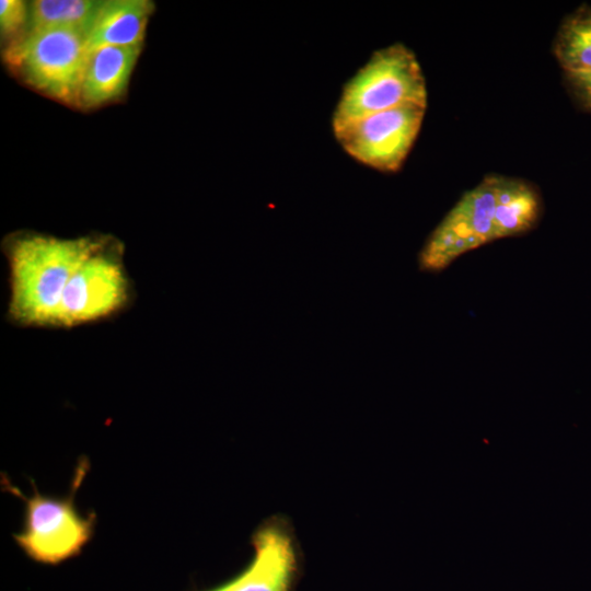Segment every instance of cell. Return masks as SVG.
Masks as SVG:
<instances>
[{
	"label": "cell",
	"mask_w": 591,
	"mask_h": 591,
	"mask_svg": "<svg viewBox=\"0 0 591 591\" xmlns=\"http://www.w3.org/2000/svg\"><path fill=\"white\" fill-rule=\"evenodd\" d=\"M103 236L60 239L36 232L9 236L2 245L8 263L7 321L24 328H57L66 286Z\"/></svg>",
	"instance_id": "cell-1"
},
{
	"label": "cell",
	"mask_w": 591,
	"mask_h": 591,
	"mask_svg": "<svg viewBox=\"0 0 591 591\" xmlns=\"http://www.w3.org/2000/svg\"><path fill=\"white\" fill-rule=\"evenodd\" d=\"M141 47L103 46L89 50L77 104L96 107L126 89Z\"/></svg>",
	"instance_id": "cell-9"
},
{
	"label": "cell",
	"mask_w": 591,
	"mask_h": 591,
	"mask_svg": "<svg viewBox=\"0 0 591 591\" xmlns=\"http://www.w3.org/2000/svg\"><path fill=\"white\" fill-rule=\"evenodd\" d=\"M405 103L427 104L426 80L413 50L395 43L374 51L345 84L333 113V131Z\"/></svg>",
	"instance_id": "cell-2"
},
{
	"label": "cell",
	"mask_w": 591,
	"mask_h": 591,
	"mask_svg": "<svg viewBox=\"0 0 591 591\" xmlns=\"http://www.w3.org/2000/svg\"><path fill=\"white\" fill-rule=\"evenodd\" d=\"M427 104L405 103L355 120L334 132L352 159L380 172L401 169L418 134Z\"/></svg>",
	"instance_id": "cell-6"
},
{
	"label": "cell",
	"mask_w": 591,
	"mask_h": 591,
	"mask_svg": "<svg viewBox=\"0 0 591 591\" xmlns=\"http://www.w3.org/2000/svg\"><path fill=\"white\" fill-rule=\"evenodd\" d=\"M28 4L21 0H1L0 30L2 38H10L11 43L27 31Z\"/></svg>",
	"instance_id": "cell-14"
},
{
	"label": "cell",
	"mask_w": 591,
	"mask_h": 591,
	"mask_svg": "<svg viewBox=\"0 0 591 591\" xmlns=\"http://www.w3.org/2000/svg\"><path fill=\"white\" fill-rule=\"evenodd\" d=\"M496 176L495 240L524 234L542 216V197L533 184L515 177Z\"/></svg>",
	"instance_id": "cell-11"
},
{
	"label": "cell",
	"mask_w": 591,
	"mask_h": 591,
	"mask_svg": "<svg viewBox=\"0 0 591 591\" xmlns=\"http://www.w3.org/2000/svg\"><path fill=\"white\" fill-rule=\"evenodd\" d=\"M495 189L496 176L490 174L464 193L421 247L420 270L438 273L466 252L495 241Z\"/></svg>",
	"instance_id": "cell-7"
},
{
	"label": "cell",
	"mask_w": 591,
	"mask_h": 591,
	"mask_svg": "<svg viewBox=\"0 0 591 591\" xmlns=\"http://www.w3.org/2000/svg\"><path fill=\"white\" fill-rule=\"evenodd\" d=\"M9 489L25 502L24 526L14 534V540L33 560L61 563L80 553L91 540L95 517H83L72 496H44L35 487L32 496H25L13 486Z\"/></svg>",
	"instance_id": "cell-5"
},
{
	"label": "cell",
	"mask_w": 591,
	"mask_h": 591,
	"mask_svg": "<svg viewBox=\"0 0 591 591\" xmlns=\"http://www.w3.org/2000/svg\"><path fill=\"white\" fill-rule=\"evenodd\" d=\"M136 290L124 263L123 245L104 235L81 262L62 294L57 328L113 320L135 302Z\"/></svg>",
	"instance_id": "cell-3"
},
{
	"label": "cell",
	"mask_w": 591,
	"mask_h": 591,
	"mask_svg": "<svg viewBox=\"0 0 591 591\" xmlns=\"http://www.w3.org/2000/svg\"><path fill=\"white\" fill-rule=\"evenodd\" d=\"M564 82L578 105L591 113V71L564 73Z\"/></svg>",
	"instance_id": "cell-15"
},
{
	"label": "cell",
	"mask_w": 591,
	"mask_h": 591,
	"mask_svg": "<svg viewBox=\"0 0 591 591\" xmlns=\"http://www.w3.org/2000/svg\"><path fill=\"white\" fill-rule=\"evenodd\" d=\"M103 1L36 0L28 3L27 30L63 27L89 33Z\"/></svg>",
	"instance_id": "cell-13"
},
{
	"label": "cell",
	"mask_w": 591,
	"mask_h": 591,
	"mask_svg": "<svg viewBox=\"0 0 591 591\" xmlns=\"http://www.w3.org/2000/svg\"><path fill=\"white\" fill-rule=\"evenodd\" d=\"M553 54L564 73L591 71V7L581 5L561 22Z\"/></svg>",
	"instance_id": "cell-12"
},
{
	"label": "cell",
	"mask_w": 591,
	"mask_h": 591,
	"mask_svg": "<svg viewBox=\"0 0 591 591\" xmlns=\"http://www.w3.org/2000/svg\"><path fill=\"white\" fill-rule=\"evenodd\" d=\"M153 9L147 0L103 1L88 37L89 50L103 46L141 47Z\"/></svg>",
	"instance_id": "cell-10"
},
{
	"label": "cell",
	"mask_w": 591,
	"mask_h": 591,
	"mask_svg": "<svg viewBox=\"0 0 591 591\" xmlns=\"http://www.w3.org/2000/svg\"><path fill=\"white\" fill-rule=\"evenodd\" d=\"M255 556L250 566L229 582L210 591H289L296 572L292 538L277 524L254 535Z\"/></svg>",
	"instance_id": "cell-8"
},
{
	"label": "cell",
	"mask_w": 591,
	"mask_h": 591,
	"mask_svg": "<svg viewBox=\"0 0 591 591\" xmlns=\"http://www.w3.org/2000/svg\"><path fill=\"white\" fill-rule=\"evenodd\" d=\"M88 55L86 33L63 27L36 28L9 43L4 61L34 89L77 104Z\"/></svg>",
	"instance_id": "cell-4"
}]
</instances>
